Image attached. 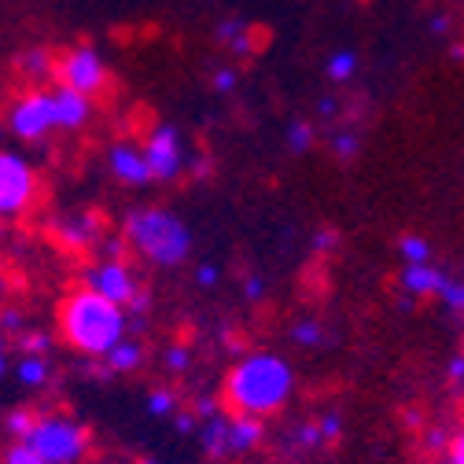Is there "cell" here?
Returning <instances> with one entry per match:
<instances>
[{
  "label": "cell",
  "mask_w": 464,
  "mask_h": 464,
  "mask_svg": "<svg viewBox=\"0 0 464 464\" xmlns=\"http://www.w3.org/2000/svg\"><path fill=\"white\" fill-rule=\"evenodd\" d=\"M310 247H314V255H328V251L339 247V237H335L332 228H317V232H314V240H310Z\"/></svg>",
  "instance_id": "cell-31"
},
{
  "label": "cell",
  "mask_w": 464,
  "mask_h": 464,
  "mask_svg": "<svg viewBox=\"0 0 464 464\" xmlns=\"http://www.w3.org/2000/svg\"><path fill=\"white\" fill-rule=\"evenodd\" d=\"M196 424H199L196 413H178V417H173V428H178V435H192Z\"/></svg>",
  "instance_id": "cell-39"
},
{
  "label": "cell",
  "mask_w": 464,
  "mask_h": 464,
  "mask_svg": "<svg viewBox=\"0 0 464 464\" xmlns=\"http://www.w3.org/2000/svg\"><path fill=\"white\" fill-rule=\"evenodd\" d=\"M137 464H159V460H151V457H148V460H137Z\"/></svg>",
  "instance_id": "cell-46"
},
{
  "label": "cell",
  "mask_w": 464,
  "mask_h": 464,
  "mask_svg": "<svg viewBox=\"0 0 464 464\" xmlns=\"http://www.w3.org/2000/svg\"><path fill=\"white\" fill-rule=\"evenodd\" d=\"M442 30H450V23L439 15V19H431V34H442Z\"/></svg>",
  "instance_id": "cell-45"
},
{
  "label": "cell",
  "mask_w": 464,
  "mask_h": 464,
  "mask_svg": "<svg viewBox=\"0 0 464 464\" xmlns=\"http://www.w3.org/2000/svg\"><path fill=\"white\" fill-rule=\"evenodd\" d=\"M34 453H41L48 464H78L89 453V431L60 413H44L37 417V424L30 428V435L23 439Z\"/></svg>",
  "instance_id": "cell-4"
},
{
  "label": "cell",
  "mask_w": 464,
  "mask_h": 464,
  "mask_svg": "<svg viewBox=\"0 0 464 464\" xmlns=\"http://www.w3.org/2000/svg\"><path fill=\"white\" fill-rule=\"evenodd\" d=\"M8 130L26 140V144H41L52 130H60V114H55V92H26L12 103L8 111Z\"/></svg>",
  "instance_id": "cell-5"
},
{
  "label": "cell",
  "mask_w": 464,
  "mask_h": 464,
  "mask_svg": "<svg viewBox=\"0 0 464 464\" xmlns=\"http://www.w3.org/2000/svg\"><path fill=\"white\" fill-rule=\"evenodd\" d=\"M37 196V173L19 151H0V218L23 214Z\"/></svg>",
  "instance_id": "cell-6"
},
{
  "label": "cell",
  "mask_w": 464,
  "mask_h": 464,
  "mask_svg": "<svg viewBox=\"0 0 464 464\" xmlns=\"http://www.w3.org/2000/svg\"><path fill=\"white\" fill-rule=\"evenodd\" d=\"M292 442H295L299 450H321V446H328L324 435H321V424H299V428L292 431Z\"/></svg>",
  "instance_id": "cell-25"
},
{
  "label": "cell",
  "mask_w": 464,
  "mask_h": 464,
  "mask_svg": "<svg viewBox=\"0 0 464 464\" xmlns=\"http://www.w3.org/2000/svg\"><path fill=\"white\" fill-rule=\"evenodd\" d=\"M244 295H247V303H262V295H266V280H262L258 273L244 280Z\"/></svg>",
  "instance_id": "cell-35"
},
{
  "label": "cell",
  "mask_w": 464,
  "mask_h": 464,
  "mask_svg": "<svg viewBox=\"0 0 464 464\" xmlns=\"http://www.w3.org/2000/svg\"><path fill=\"white\" fill-rule=\"evenodd\" d=\"M335 107H339L335 100H321V103H317V111L324 114V119H332V114H335Z\"/></svg>",
  "instance_id": "cell-43"
},
{
  "label": "cell",
  "mask_w": 464,
  "mask_h": 464,
  "mask_svg": "<svg viewBox=\"0 0 464 464\" xmlns=\"http://www.w3.org/2000/svg\"><path fill=\"white\" fill-rule=\"evenodd\" d=\"M450 273H442L439 266L424 262V266H405L398 284H401V292L410 295V299H428V295H442V287H446Z\"/></svg>",
  "instance_id": "cell-12"
},
{
  "label": "cell",
  "mask_w": 464,
  "mask_h": 464,
  "mask_svg": "<svg viewBox=\"0 0 464 464\" xmlns=\"http://www.w3.org/2000/svg\"><path fill=\"white\" fill-rule=\"evenodd\" d=\"M324 71H328V78H332V82H339V85H343V82H351V78L358 74V52H351V48L332 52Z\"/></svg>",
  "instance_id": "cell-18"
},
{
  "label": "cell",
  "mask_w": 464,
  "mask_h": 464,
  "mask_svg": "<svg viewBox=\"0 0 464 464\" xmlns=\"http://www.w3.org/2000/svg\"><path fill=\"white\" fill-rule=\"evenodd\" d=\"M188 362H192L188 346H169V351H166V369H169V372H185Z\"/></svg>",
  "instance_id": "cell-32"
},
{
  "label": "cell",
  "mask_w": 464,
  "mask_h": 464,
  "mask_svg": "<svg viewBox=\"0 0 464 464\" xmlns=\"http://www.w3.org/2000/svg\"><path fill=\"white\" fill-rule=\"evenodd\" d=\"M60 332L63 339L85 358H107L130 332V314L126 306H114L103 295L89 292H71L60 303Z\"/></svg>",
  "instance_id": "cell-2"
},
{
  "label": "cell",
  "mask_w": 464,
  "mask_h": 464,
  "mask_svg": "<svg viewBox=\"0 0 464 464\" xmlns=\"http://www.w3.org/2000/svg\"><path fill=\"white\" fill-rule=\"evenodd\" d=\"M130 240H122V237H111V240H103L100 244V258L103 262H122V247H126Z\"/></svg>",
  "instance_id": "cell-34"
},
{
  "label": "cell",
  "mask_w": 464,
  "mask_h": 464,
  "mask_svg": "<svg viewBox=\"0 0 464 464\" xmlns=\"http://www.w3.org/2000/svg\"><path fill=\"white\" fill-rule=\"evenodd\" d=\"M424 446H428V450H450V439H446L442 428H431V431L424 435Z\"/></svg>",
  "instance_id": "cell-41"
},
{
  "label": "cell",
  "mask_w": 464,
  "mask_h": 464,
  "mask_svg": "<svg viewBox=\"0 0 464 464\" xmlns=\"http://www.w3.org/2000/svg\"><path fill=\"white\" fill-rule=\"evenodd\" d=\"M5 464H48V460L41 453H34L26 442H15V446L5 450Z\"/></svg>",
  "instance_id": "cell-29"
},
{
  "label": "cell",
  "mask_w": 464,
  "mask_h": 464,
  "mask_svg": "<svg viewBox=\"0 0 464 464\" xmlns=\"http://www.w3.org/2000/svg\"><path fill=\"white\" fill-rule=\"evenodd\" d=\"M55 82L67 85V89H78L85 96H96L107 85V67L92 44H78L63 55V60H55Z\"/></svg>",
  "instance_id": "cell-7"
},
{
  "label": "cell",
  "mask_w": 464,
  "mask_h": 464,
  "mask_svg": "<svg viewBox=\"0 0 464 464\" xmlns=\"http://www.w3.org/2000/svg\"><path fill=\"white\" fill-rule=\"evenodd\" d=\"M52 232H55V240L67 244L71 251H85V247H92L100 240L103 228H100V218L96 214H71L63 221H55Z\"/></svg>",
  "instance_id": "cell-11"
},
{
  "label": "cell",
  "mask_w": 464,
  "mask_h": 464,
  "mask_svg": "<svg viewBox=\"0 0 464 464\" xmlns=\"http://www.w3.org/2000/svg\"><path fill=\"white\" fill-rule=\"evenodd\" d=\"M85 287L96 292V295H103L114 306H130L137 299V292H140L137 276H133V269L126 262H96V266H89L85 269Z\"/></svg>",
  "instance_id": "cell-8"
},
{
  "label": "cell",
  "mask_w": 464,
  "mask_h": 464,
  "mask_svg": "<svg viewBox=\"0 0 464 464\" xmlns=\"http://www.w3.org/2000/svg\"><path fill=\"white\" fill-rule=\"evenodd\" d=\"M317 424H321V435H324V442H335V439L343 435V417H339V413H324Z\"/></svg>",
  "instance_id": "cell-33"
},
{
  "label": "cell",
  "mask_w": 464,
  "mask_h": 464,
  "mask_svg": "<svg viewBox=\"0 0 464 464\" xmlns=\"http://www.w3.org/2000/svg\"><path fill=\"white\" fill-rule=\"evenodd\" d=\"M446 457H450V464H464V428L450 439V450H446Z\"/></svg>",
  "instance_id": "cell-38"
},
{
  "label": "cell",
  "mask_w": 464,
  "mask_h": 464,
  "mask_svg": "<svg viewBox=\"0 0 464 464\" xmlns=\"http://www.w3.org/2000/svg\"><path fill=\"white\" fill-rule=\"evenodd\" d=\"M295 394V372L280 354L255 351L232 365L225 376V401L232 413H247V417H269L280 413L287 398Z\"/></svg>",
  "instance_id": "cell-1"
},
{
  "label": "cell",
  "mask_w": 464,
  "mask_h": 464,
  "mask_svg": "<svg viewBox=\"0 0 464 464\" xmlns=\"http://www.w3.org/2000/svg\"><path fill=\"white\" fill-rule=\"evenodd\" d=\"M228 420H232V417H221V413H214V417L203 424V435H199V442H203V453H207V457H214V460L228 457Z\"/></svg>",
  "instance_id": "cell-16"
},
{
  "label": "cell",
  "mask_w": 464,
  "mask_h": 464,
  "mask_svg": "<svg viewBox=\"0 0 464 464\" xmlns=\"http://www.w3.org/2000/svg\"><path fill=\"white\" fill-rule=\"evenodd\" d=\"M19 346H23V354H37V358H41L48 346H52V335H44V332H26Z\"/></svg>",
  "instance_id": "cell-30"
},
{
  "label": "cell",
  "mask_w": 464,
  "mask_h": 464,
  "mask_svg": "<svg viewBox=\"0 0 464 464\" xmlns=\"http://www.w3.org/2000/svg\"><path fill=\"white\" fill-rule=\"evenodd\" d=\"M232 89H237V71L221 67V71L214 74V92H232Z\"/></svg>",
  "instance_id": "cell-37"
},
{
  "label": "cell",
  "mask_w": 464,
  "mask_h": 464,
  "mask_svg": "<svg viewBox=\"0 0 464 464\" xmlns=\"http://www.w3.org/2000/svg\"><path fill=\"white\" fill-rule=\"evenodd\" d=\"M126 240L130 247L159 266V269H173L181 266L192 251V228L166 207H144V210H130L126 214Z\"/></svg>",
  "instance_id": "cell-3"
},
{
  "label": "cell",
  "mask_w": 464,
  "mask_h": 464,
  "mask_svg": "<svg viewBox=\"0 0 464 464\" xmlns=\"http://www.w3.org/2000/svg\"><path fill=\"white\" fill-rule=\"evenodd\" d=\"M218 280H221V269H218V266H210V262H203V266L196 269V284H199V287H214Z\"/></svg>",
  "instance_id": "cell-36"
},
{
  "label": "cell",
  "mask_w": 464,
  "mask_h": 464,
  "mask_svg": "<svg viewBox=\"0 0 464 464\" xmlns=\"http://www.w3.org/2000/svg\"><path fill=\"white\" fill-rule=\"evenodd\" d=\"M398 255L405 258V266H424V262H431V244L410 232V237L398 240Z\"/></svg>",
  "instance_id": "cell-19"
},
{
  "label": "cell",
  "mask_w": 464,
  "mask_h": 464,
  "mask_svg": "<svg viewBox=\"0 0 464 464\" xmlns=\"http://www.w3.org/2000/svg\"><path fill=\"white\" fill-rule=\"evenodd\" d=\"M144 159L155 181H173L185 166V151H181V133L173 126H155L148 144H144Z\"/></svg>",
  "instance_id": "cell-9"
},
{
  "label": "cell",
  "mask_w": 464,
  "mask_h": 464,
  "mask_svg": "<svg viewBox=\"0 0 464 464\" xmlns=\"http://www.w3.org/2000/svg\"><path fill=\"white\" fill-rule=\"evenodd\" d=\"M107 162H111V173H114V178H119L122 185L144 188L148 181H155V178H151V169H148L144 151L133 148V144H114L111 155H107Z\"/></svg>",
  "instance_id": "cell-10"
},
{
  "label": "cell",
  "mask_w": 464,
  "mask_h": 464,
  "mask_svg": "<svg viewBox=\"0 0 464 464\" xmlns=\"http://www.w3.org/2000/svg\"><path fill=\"white\" fill-rule=\"evenodd\" d=\"M23 71L34 78V82H44V78H55V63H52V55L44 48H34L26 60H23Z\"/></svg>",
  "instance_id": "cell-23"
},
{
  "label": "cell",
  "mask_w": 464,
  "mask_h": 464,
  "mask_svg": "<svg viewBox=\"0 0 464 464\" xmlns=\"http://www.w3.org/2000/svg\"><path fill=\"white\" fill-rule=\"evenodd\" d=\"M5 369H8V346H5V339H0V376H5Z\"/></svg>",
  "instance_id": "cell-44"
},
{
  "label": "cell",
  "mask_w": 464,
  "mask_h": 464,
  "mask_svg": "<svg viewBox=\"0 0 464 464\" xmlns=\"http://www.w3.org/2000/svg\"><path fill=\"white\" fill-rule=\"evenodd\" d=\"M218 41L228 44L232 52H240V55H247V52L255 48V37H251L247 23H240V19H225V23H218Z\"/></svg>",
  "instance_id": "cell-17"
},
{
  "label": "cell",
  "mask_w": 464,
  "mask_h": 464,
  "mask_svg": "<svg viewBox=\"0 0 464 464\" xmlns=\"http://www.w3.org/2000/svg\"><path fill=\"white\" fill-rule=\"evenodd\" d=\"M0 140H5V126H0Z\"/></svg>",
  "instance_id": "cell-47"
},
{
  "label": "cell",
  "mask_w": 464,
  "mask_h": 464,
  "mask_svg": "<svg viewBox=\"0 0 464 464\" xmlns=\"http://www.w3.org/2000/svg\"><path fill=\"white\" fill-rule=\"evenodd\" d=\"M15 376H19L23 387H41V383L48 380V365H44V358H37V354H23V362L15 365Z\"/></svg>",
  "instance_id": "cell-20"
},
{
  "label": "cell",
  "mask_w": 464,
  "mask_h": 464,
  "mask_svg": "<svg viewBox=\"0 0 464 464\" xmlns=\"http://www.w3.org/2000/svg\"><path fill=\"white\" fill-rule=\"evenodd\" d=\"M214 413H218V405H214L210 398H199V401H196V417H199V420H210Z\"/></svg>",
  "instance_id": "cell-42"
},
{
  "label": "cell",
  "mask_w": 464,
  "mask_h": 464,
  "mask_svg": "<svg viewBox=\"0 0 464 464\" xmlns=\"http://www.w3.org/2000/svg\"><path fill=\"white\" fill-rule=\"evenodd\" d=\"M5 424H8V435H15V439L23 442V439L30 435V428L37 424V417H34V410H15V413H8Z\"/></svg>",
  "instance_id": "cell-28"
},
{
  "label": "cell",
  "mask_w": 464,
  "mask_h": 464,
  "mask_svg": "<svg viewBox=\"0 0 464 464\" xmlns=\"http://www.w3.org/2000/svg\"><path fill=\"white\" fill-rule=\"evenodd\" d=\"M328 148H332V155H335V159L354 162V159H358V151H362V140H358V133H354V130H339V133L328 140Z\"/></svg>",
  "instance_id": "cell-21"
},
{
  "label": "cell",
  "mask_w": 464,
  "mask_h": 464,
  "mask_svg": "<svg viewBox=\"0 0 464 464\" xmlns=\"http://www.w3.org/2000/svg\"><path fill=\"white\" fill-rule=\"evenodd\" d=\"M310 144H314V126L310 122H292V126H287V148H292L295 155L306 151Z\"/></svg>",
  "instance_id": "cell-27"
},
{
  "label": "cell",
  "mask_w": 464,
  "mask_h": 464,
  "mask_svg": "<svg viewBox=\"0 0 464 464\" xmlns=\"http://www.w3.org/2000/svg\"><path fill=\"white\" fill-rule=\"evenodd\" d=\"M262 420L258 417H247V413H232V420H228V457L232 453H251L258 442H262Z\"/></svg>",
  "instance_id": "cell-14"
},
{
  "label": "cell",
  "mask_w": 464,
  "mask_h": 464,
  "mask_svg": "<svg viewBox=\"0 0 464 464\" xmlns=\"http://www.w3.org/2000/svg\"><path fill=\"white\" fill-rule=\"evenodd\" d=\"M173 410H178V398H173V391L159 387V391L148 394V413H151V417H169Z\"/></svg>",
  "instance_id": "cell-26"
},
{
  "label": "cell",
  "mask_w": 464,
  "mask_h": 464,
  "mask_svg": "<svg viewBox=\"0 0 464 464\" xmlns=\"http://www.w3.org/2000/svg\"><path fill=\"white\" fill-rule=\"evenodd\" d=\"M442 306L450 310V314H457V317H464V280H457V276H450L446 280V287H442Z\"/></svg>",
  "instance_id": "cell-24"
},
{
  "label": "cell",
  "mask_w": 464,
  "mask_h": 464,
  "mask_svg": "<svg viewBox=\"0 0 464 464\" xmlns=\"http://www.w3.org/2000/svg\"><path fill=\"white\" fill-rule=\"evenodd\" d=\"M55 114H60V130H82L92 119V96L55 85Z\"/></svg>",
  "instance_id": "cell-13"
},
{
  "label": "cell",
  "mask_w": 464,
  "mask_h": 464,
  "mask_svg": "<svg viewBox=\"0 0 464 464\" xmlns=\"http://www.w3.org/2000/svg\"><path fill=\"white\" fill-rule=\"evenodd\" d=\"M140 362H144V343L133 339V335H126V339L103 358L107 372H133V369H140Z\"/></svg>",
  "instance_id": "cell-15"
},
{
  "label": "cell",
  "mask_w": 464,
  "mask_h": 464,
  "mask_svg": "<svg viewBox=\"0 0 464 464\" xmlns=\"http://www.w3.org/2000/svg\"><path fill=\"white\" fill-rule=\"evenodd\" d=\"M0 328L5 332H23V314L19 310H5L0 314Z\"/></svg>",
  "instance_id": "cell-40"
},
{
  "label": "cell",
  "mask_w": 464,
  "mask_h": 464,
  "mask_svg": "<svg viewBox=\"0 0 464 464\" xmlns=\"http://www.w3.org/2000/svg\"><path fill=\"white\" fill-rule=\"evenodd\" d=\"M324 324L317 321V317H306V321H299L295 328H292V339L299 343V346H310V351H314V346H324Z\"/></svg>",
  "instance_id": "cell-22"
}]
</instances>
